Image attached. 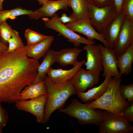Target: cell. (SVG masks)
Instances as JSON below:
<instances>
[{
    "label": "cell",
    "instance_id": "1",
    "mask_svg": "<svg viewBox=\"0 0 133 133\" xmlns=\"http://www.w3.org/2000/svg\"><path fill=\"white\" fill-rule=\"evenodd\" d=\"M25 47L0 55V103L19 100L21 91L36 77L39 62L27 56Z\"/></svg>",
    "mask_w": 133,
    "mask_h": 133
},
{
    "label": "cell",
    "instance_id": "2",
    "mask_svg": "<svg viewBox=\"0 0 133 133\" xmlns=\"http://www.w3.org/2000/svg\"><path fill=\"white\" fill-rule=\"evenodd\" d=\"M121 81V77L112 78L103 94L95 100L87 102L86 103L87 106L106 110L123 118V111L130 104L120 93L119 87Z\"/></svg>",
    "mask_w": 133,
    "mask_h": 133
},
{
    "label": "cell",
    "instance_id": "3",
    "mask_svg": "<svg viewBox=\"0 0 133 133\" xmlns=\"http://www.w3.org/2000/svg\"><path fill=\"white\" fill-rule=\"evenodd\" d=\"M47 99L44 109V124L48 121L52 113L62 108L66 102L77 92L71 80L63 83L52 82L46 75L44 78Z\"/></svg>",
    "mask_w": 133,
    "mask_h": 133
},
{
    "label": "cell",
    "instance_id": "4",
    "mask_svg": "<svg viewBox=\"0 0 133 133\" xmlns=\"http://www.w3.org/2000/svg\"><path fill=\"white\" fill-rule=\"evenodd\" d=\"M76 118L80 124H93L99 126L102 118V110L88 107L86 104L82 103L75 99L64 108L58 111Z\"/></svg>",
    "mask_w": 133,
    "mask_h": 133
},
{
    "label": "cell",
    "instance_id": "5",
    "mask_svg": "<svg viewBox=\"0 0 133 133\" xmlns=\"http://www.w3.org/2000/svg\"><path fill=\"white\" fill-rule=\"evenodd\" d=\"M88 9L91 25L102 34L118 14L114 4L99 7L89 2Z\"/></svg>",
    "mask_w": 133,
    "mask_h": 133
},
{
    "label": "cell",
    "instance_id": "6",
    "mask_svg": "<svg viewBox=\"0 0 133 133\" xmlns=\"http://www.w3.org/2000/svg\"><path fill=\"white\" fill-rule=\"evenodd\" d=\"M42 20L46 27L59 33L76 47H79L81 44L88 45L96 43L94 41L89 40L76 33L66 27L60 21L59 17L57 13H55L50 19L45 17L43 18Z\"/></svg>",
    "mask_w": 133,
    "mask_h": 133
},
{
    "label": "cell",
    "instance_id": "7",
    "mask_svg": "<svg viewBox=\"0 0 133 133\" xmlns=\"http://www.w3.org/2000/svg\"><path fill=\"white\" fill-rule=\"evenodd\" d=\"M102 118L99 126L100 133H132L133 126L130 122L106 110H102Z\"/></svg>",
    "mask_w": 133,
    "mask_h": 133
},
{
    "label": "cell",
    "instance_id": "8",
    "mask_svg": "<svg viewBox=\"0 0 133 133\" xmlns=\"http://www.w3.org/2000/svg\"><path fill=\"white\" fill-rule=\"evenodd\" d=\"M47 99V94L29 100H18L15 103L18 110L28 112L34 115L36 122L43 124L44 109Z\"/></svg>",
    "mask_w": 133,
    "mask_h": 133
},
{
    "label": "cell",
    "instance_id": "9",
    "mask_svg": "<svg viewBox=\"0 0 133 133\" xmlns=\"http://www.w3.org/2000/svg\"><path fill=\"white\" fill-rule=\"evenodd\" d=\"M100 72L80 68L71 80L77 92H85L87 88L97 84L99 81Z\"/></svg>",
    "mask_w": 133,
    "mask_h": 133
},
{
    "label": "cell",
    "instance_id": "10",
    "mask_svg": "<svg viewBox=\"0 0 133 133\" xmlns=\"http://www.w3.org/2000/svg\"><path fill=\"white\" fill-rule=\"evenodd\" d=\"M65 25L73 31L85 35L87 39L91 41L97 40L102 43L104 46L109 47L103 34L97 31L91 25L90 19H76Z\"/></svg>",
    "mask_w": 133,
    "mask_h": 133
},
{
    "label": "cell",
    "instance_id": "11",
    "mask_svg": "<svg viewBox=\"0 0 133 133\" xmlns=\"http://www.w3.org/2000/svg\"><path fill=\"white\" fill-rule=\"evenodd\" d=\"M102 57L103 73L102 76L105 77L107 74L112 77H121L117 66V57L113 49L98 45Z\"/></svg>",
    "mask_w": 133,
    "mask_h": 133
},
{
    "label": "cell",
    "instance_id": "12",
    "mask_svg": "<svg viewBox=\"0 0 133 133\" xmlns=\"http://www.w3.org/2000/svg\"><path fill=\"white\" fill-rule=\"evenodd\" d=\"M133 43V21L127 17L124 21L119 32L116 45L113 49L118 57Z\"/></svg>",
    "mask_w": 133,
    "mask_h": 133
},
{
    "label": "cell",
    "instance_id": "13",
    "mask_svg": "<svg viewBox=\"0 0 133 133\" xmlns=\"http://www.w3.org/2000/svg\"><path fill=\"white\" fill-rule=\"evenodd\" d=\"M42 6L28 15L31 19L37 20L41 18L52 17L59 10L67 9V0H50L42 5Z\"/></svg>",
    "mask_w": 133,
    "mask_h": 133
},
{
    "label": "cell",
    "instance_id": "14",
    "mask_svg": "<svg viewBox=\"0 0 133 133\" xmlns=\"http://www.w3.org/2000/svg\"><path fill=\"white\" fill-rule=\"evenodd\" d=\"M126 18L122 11L117 14L102 34L110 48L114 49L115 47L122 26Z\"/></svg>",
    "mask_w": 133,
    "mask_h": 133
},
{
    "label": "cell",
    "instance_id": "15",
    "mask_svg": "<svg viewBox=\"0 0 133 133\" xmlns=\"http://www.w3.org/2000/svg\"><path fill=\"white\" fill-rule=\"evenodd\" d=\"M86 62L85 60L78 61L71 69L68 70L54 69L50 67L47 74L48 77L53 83H62L70 80Z\"/></svg>",
    "mask_w": 133,
    "mask_h": 133
},
{
    "label": "cell",
    "instance_id": "16",
    "mask_svg": "<svg viewBox=\"0 0 133 133\" xmlns=\"http://www.w3.org/2000/svg\"><path fill=\"white\" fill-rule=\"evenodd\" d=\"M82 50L86 51V61L85 70L101 71L103 70L102 57L98 45L91 44L84 46Z\"/></svg>",
    "mask_w": 133,
    "mask_h": 133
},
{
    "label": "cell",
    "instance_id": "17",
    "mask_svg": "<svg viewBox=\"0 0 133 133\" xmlns=\"http://www.w3.org/2000/svg\"><path fill=\"white\" fill-rule=\"evenodd\" d=\"M112 77L110 74H107L103 82L98 86L91 89L86 92H77L76 94L78 97L85 103L97 99L105 92Z\"/></svg>",
    "mask_w": 133,
    "mask_h": 133
},
{
    "label": "cell",
    "instance_id": "18",
    "mask_svg": "<svg viewBox=\"0 0 133 133\" xmlns=\"http://www.w3.org/2000/svg\"><path fill=\"white\" fill-rule=\"evenodd\" d=\"M54 40L53 36L51 35L36 44L32 46H26L27 56L35 60L38 61L43 57L49 50Z\"/></svg>",
    "mask_w": 133,
    "mask_h": 133
},
{
    "label": "cell",
    "instance_id": "19",
    "mask_svg": "<svg viewBox=\"0 0 133 133\" xmlns=\"http://www.w3.org/2000/svg\"><path fill=\"white\" fill-rule=\"evenodd\" d=\"M57 51L52 50H49L43 56L41 64L39 65L37 73L33 83L35 84L43 81L51 66L56 62Z\"/></svg>",
    "mask_w": 133,
    "mask_h": 133
},
{
    "label": "cell",
    "instance_id": "20",
    "mask_svg": "<svg viewBox=\"0 0 133 133\" xmlns=\"http://www.w3.org/2000/svg\"><path fill=\"white\" fill-rule=\"evenodd\" d=\"M82 50V49L75 48L65 49L57 51L56 62L63 66H74L78 61V57Z\"/></svg>",
    "mask_w": 133,
    "mask_h": 133
},
{
    "label": "cell",
    "instance_id": "21",
    "mask_svg": "<svg viewBox=\"0 0 133 133\" xmlns=\"http://www.w3.org/2000/svg\"><path fill=\"white\" fill-rule=\"evenodd\" d=\"M45 94H47V91L44 80L37 83H32L25 86L20 93L19 100L34 99Z\"/></svg>",
    "mask_w": 133,
    "mask_h": 133
},
{
    "label": "cell",
    "instance_id": "22",
    "mask_svg": "<svg viewBox=\"0 0 133 133\" xmlns=\"http://www.w3.org/2000/svg\"><path fill=\"white\" fill-rule=\"evenodd\" d=\"M68 6L73 10L69 16L76 19H90V16L88 9V0H67Z\"/></svg>",
    "mask_w": 133,
    "mask_h": 133
},
{
    "label": "cell",
    "instance_id": "23",
    "mask_svg": "<svg viewBox=\"0 0 133 133\" xmlns=\"http://www.w3.org/2000/svg\"><path fill=\"white\" fill-rule=\"evenodd\" d=\"M117 66L121 76L127 75L132 71L133 43L122 54L117 57Z\"/></svg>",
    "mask_w": 133,
    "mask_h": 133
},
{
    "label": "cell",
    "instance_id": "24",
    "mask_svg": "<svg viewBox=\"0 0 133 133\" xmlns=\"http://www.w3.org/2000/svg\"><path fill=\"white\" fill-rule=\"evenodd\" d=\"M33 11L23 9L18 7L9 10H0V24L6 21L8 18L14 19L17 18V17L22 15L28 16L33 14Z\"/></svg>",
    "mask_w": 133,
    "mask_h": 133
},
{
    "label": "cell",
    "instance_id": "25",
    "mask_svg": "<svg viewBox=\"0 0 133 133\" xmlns=\"http://www.w3.org/2000/svg\"><path fill=\"white\" fill-rule=\"evenodd\" d=\"M24 36L27 41V45L28 46L36 44L48 37L29 29L26 30Z\"/></svg>",
    "mask_w": 133,
    "mask_h": 133
},
{
    "label": "cell",
    "instance_id": "26",
    "mask_svg": "<svg viewBox=\"0 0 133 133\" xmlns=\"http://www.w3.org/2000/svg\"><path fill=\"white\" fill-rule=\"evenodd\" d=\"M9 46L7 52L14 51L26 46L23 43L18 32L14 30L13 33L8 42Z\"/></svg>",
    "mask_w": 133,
    "mask_h": 133
},
{
    "label": "cell",
    "instance_id": "27",
    "mask_svg": "<svg viewBox=\"0 0 133 133\" xmlns=\"http://www.w3.org/2000/svg\"><path fill=\"white\" fill-rule=\"evenodd\" d=\"M14 30L6 21L0 24V40L4 44L8 46L9 40Z\"/></svg>",
    "mask_w": 133,
    "mask_h": 133
},
{
    "label": "cell",
    "instance_id": "28",
    "mask_svg": "<svg viewBox=\"0 0 133 133\" xmlns=\"http://www.w3.org/2000/svg\"><path fill=\"white\" fill-rule=\"evenodd\" d=\"M120 93L130 104L133 103V84L125 85L121 84L119 87Z\"/></svg>",
    "mask_w": 133,
    "mask_h": 133
},
{
    "label": "cell",
    "instance_id": "29",
    "mask_svg": "<svg viewBox=\"0 0 133 133\" xmlns=\"http://www.w3.org/2000/svg\"><path fill=\"white\" fill-rule=\"evenodd\" d=\"M122 11L124 13L127 18L133 21V0H124Z\"/></svg>",
    "mask_w": 133,
    "mask_h": 133
},
{
    "label": "cell",
    "instance_id": "30",
    "mask_svg": "<svg viewBox=\"0 0 133 133\" xmlns=\"http://www.w3.org/2000/svg\"><path fill=\"white\" fill-rule=\"evenodd\" d=\"M8 119V112L0 103V133H2V129L6 125Z\"/></svg>",
    "mask_w": 133,
    "mask_h": 133
},
{
    "label": "cell",
    "instance_id": "31",
    "mask_svg": "<svg viewBox=\"0 0 133 133\" xmlns=\"http://www.w3.org/2000/svg\"><path fill=\"white\" fill-rule=\"evenodd\" d=\"M123 117L129 122H133V103L130 104L123 111Z\"/></svg>",
    "mask_w": 133,
    "mask_h": 133
},
{
    "label": "cell",
    "instance_id": "32",
    "mask_svg": "<svg viewBox=\"0 0 133 133\" xmlns=\"http://www.w3.org/2000/svg\"><path fill=\"white\" fill-rule=\"evenodd\" d=\"M91 4L99 7H103L114 4L113 0H88Z\"/></svg>",
    "mask_w": 133,
    "mask_h": 133
},
{
    "label": "cell",
    "instance_id": "33",
    "mask_svg": "<svg viewBox=\"0 0 133 133\" xmlns=\"http://www.w3.org/2000/svg\"><path fill=\"white\" fill-rule=\"evenodd\" d=\"M124 0H113L114 5L117 13L122 11V5Z\"/></svg>",
    "mask_w": 133,
    "mask_h": 133
},
{
    "label": "cell",
    "instance_id": "34",
    "mask_svg": "<svg viewBox=\"0 0 133 133\" xmlns=\"http://www.w3.org/2000/svg\"><path fill=\"white\" fill-rule=\"evenodd\" d=\"M60 21L64 24L68 23L74 20L75 19L70 16H67L65 13H63L59 17Z\"/></svg>",
    "mask_w": 133,
    "mask_h": 133
},
{
    "label": "cell",
    "instance_id": "35",
    "mask_svg": "<svg viewBox=\"0 0 133 133\" xmlns=\"http://www.w3.org/2000/svg\"><path fill=\"white\" fill-rule=\"evenodd\" d=\"M8 48V46L4 44L0 40V55L6 52Z\"/></svg>",
    "mask_w": 133,
    "mask_h": 133
},
{
    "label": "cell",
    "instance_id": "36",
    "mask_svg": "<svg viewBox=\"0 0 133 133\" xmlns=\"http://www.w3.org/2000/svg\"><path fill=\"white\" fill-rule=\"evenodd\" d=\"M40 5H43V4L50 0H36Z\"/></svg>",
    "mask_w": 133,
    "mask_h": 133
},
{
    "label": "cell",
    "instance_id": "37",
    "mask_svg": "<svg viewBox=\"0 0 133 133\" xmlns=\"http://www.w3.org/2000/svg\"><path fill=\"white\" fill-rule=\"evenodd\" d=\"M3 5H1L0 3V10H2Z\"/></svg>",
    "mask_w": 133,
    "mask_h": 133
},
{
    "label": "cell",
    "instance_id": "38",
    "mask_svg": "<svg viewBox=\"0 0 133 133\" xmlns=\"http://www.w3.org/2000/svg\"><path fill=\"white\" fill-rule=\"evenodd\" d=\"M4 0H0V3L2 5H3V2Z\"/></svg>",
    "mask_w": 133,
    "mask_h": 133
}]
</instances>
